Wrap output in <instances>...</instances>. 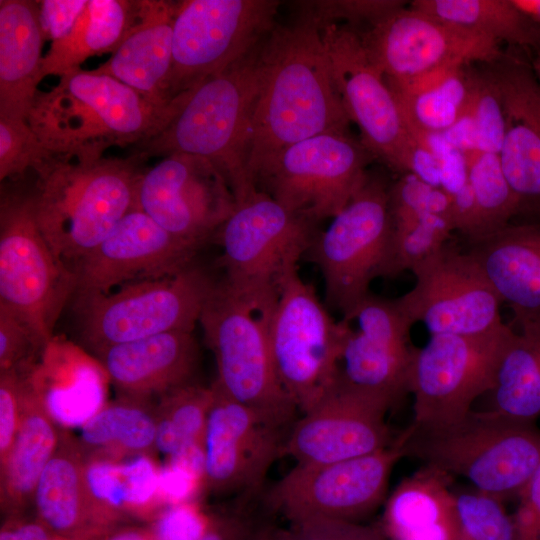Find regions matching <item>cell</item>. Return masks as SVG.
I'll use <instances>...</instances> for the list:
<instances>
[{
    "label": "cell",
    "instance_id": "cell-1",
    "mask_svg": "<svg viewBox=\"0 0 540 540\" xmlns=\"http://www.w3.org/2000/svg\"><path fill=\"white\" fill-rule=\"evenodd\" d=\"M260 83L255 104L250 179L284 149L328 132H348L351 122L331 74L320 27L298 14L288 25L276 24L263 39Z\"/></svg>",
    "mask_w": 540,
    "mask_h": 540
},
{
    "label": "cell",
    "instance_id": "cell-2",
    "mask_svg": "<svg viewBox=\"0 0 540 540\" xmlns=\"http://www.w3.org/2000/svg\"><path fill=\"white\" fill-rule=\"evenodd\" d=\"M145 161L134 154L118 158L51 153L33 171L38 226L54 254L72 270L138 208Z\"/></svg>",
    "mask_w": 540,
    "mask_h": 540
},
{
    "label": "cell",
    "instance_id": "cell-3",
    "mask_svg": "<svg viewBox=\"0 0 540 540\" xmlns=\"http://www.w3.org/2000/svg\"><path fill=\"white\" fill-rule=\"evenodd\" d=\"M262 41L223 72L188 90L171 120L158 133L132 146V154L144 160L172 153L201 156L224 175L236 204L256 192L248 161Z\"/></svg>",
    "mask_w": 540,
    "mask_h": 540
},
{
    "label": "cell",
    "instance_id": "cell-4",
    "mask_svg": "<svg viewBox=\"0 0 540 540\" xmlns=\"http://www.w3.org/2000/svg\"><path fill=\"white\" fill-rule=\"evenodd\" d=\"M185 97L159 107L112 76L80 68L39 91L27 121L51 153L102 156L112 146H134L158 133Z\"/></svg>",
    "mask_w": 540,
    "mask_h": 540
},
{
    "label": "cell",
    "instance_id": "cell-5",
    "mask_svg": "<svg viewBox=\"0 0 540 540\" xmlns=\"http://www.w3.org/2000/svg\"><path fill=\"white\" fill-rule=\"evenodd\" d=\"M415 457L503 501L517 498L540 466V428L493 410L469 411L451 423L403 430Z\"/></svg>",
    "mask_w": 540,
    "mask_h": 540
},
{
    "label": "cell",
    "instance_id": "cell-6",
    "mask_svg": "<svg viewBox=\"0 0 540 540\" xmlns=\"http://www.w3.org/2000/svg\"><path fill=\"white\" fill-rule=\"evenodd\" d=\"M316 224L257 190L236 207L217 231L221 280L266 319L286 278L298 270L317 233Z\"/></svg>",
    "mask_w": 540,
    "mask_h": 540
},
{
    "label": "cell",
    "instance_id": "cell-7",
    "mask_svg": "<svg viewBox=\"0 0 540 540\" xmlns=\"http://www.w3.org/2000/svg\"><path fill=\"white\" fill-rule=\"evenodd\" d=\"M216 281L195 261L175 275L126 283L115 293L75 294L83 347L96 354L161 333L193 332Z\"/></svg>",
    "mask_w": 540,
    "mask_h": 540
},
{
    "label": "cell",
    "instance_id": "cell-8",
    "mask_svg": "<svg viewBox=\"0 0 540 540\" xmlns=\"http://www.w3.org/2000/svg\"><path fill=\"white\" fill-rule=\"evenodd\" d=\"M199 324L215 357L214 383L231 399L290 429L299 411L277 376L267 319L217 279Z\"/></svg>",
    "mask_w": 540,
    "mask_h": 540
},
{
    "label": "cell",
    "instance_id": "cell-9",
    "mask_svg": "<svg viewBox=\"0 0 540 540\" xmlns=\"http://www.w3.org/2000/svg\"><path fill=\"white\" fill-rule=\"evenodd\" d=\"M387 182L368 177L349 203L318 231L306 254L324 281L328 307L348 319L378 277H392L393 226Z\"/></svg>",
    "mask_w": 540,
    "mask_h": 540
},
{
    "label": "cell",
    "instance_id": "cell-10",
    "mask_svg": "<svg viewBox=\"0 0 540 540\" xmlns=\"http://www.w3.org/2000/svg\"><path fill=\"white\" fill-rule=\"evenodd\" d=\"M75 291V273L54 254L38 226L32 187L2 185L0 303L47 344Z\"/></svg>",
    "mask_w": 540,
    "mask_h": 540
},
{
    "label": "cell",
    "instance_id": "cell-11",
    "mask_svg": "<svg viewBox=\"0 0 540 540\" xmlns=\"http://www.w3.org/2000/svg\"><path fill=\"white\" fill-rule=\"evenodd\" d=\"M347 324L335 321L298 270L284 281L267 318L277 376L299 413L312 409L335 386Z\"/></svg>",
    "mask_w": 540,
    "mask_h": 540
},
{
    "label": "cell",
    "instance_id": "cell-12",
    "mask_svg": "<svg viewBox=\"0 0 540 540\" xmlns=\"http://www.w3.org/2000/svg\"><path fill=\"white\" fill-rule=\"evenodd\" d=\"M374 159L348 132H328L281 151L257 176L258 190L310 222L336 216L368 177Z\"/></svg>",
    "mask_w": 540,
    "mask_h": 540
},
{
    "label": "cell",
    "instance_id": "cell-13",
    "mask_svg": "<svg viewBox=\"0 0 540 540\" xmlns=\"http://www.w3.org/2000/svg\"><path fill=\"white\" fill-rule=\"evenodd\" d=\"M279 6L276 0L179 1L171 100L248 55L277 24Z\"/></svg>",
    "mask_w": 540,
    "mask_h": 540
},
{
    "label": "cell",
    "instance_id": "cell-14",
    "mask_svg": "<svg viewBox=\"0 0 540 540\" xmlns=\"http://www.w3.org/2000/svg\"><path fill=\"white\" fill-rule=\"evenodd\" d=\"M405 457L404 434L376 452L321 465H299L264 494L270 514L286 522L329 518L362 523L386 501L396 463Z\"/></svg>",
    "mask_w": 540,
    "mask_h": 540
},
{
    "label": "cell",
    "instance_id": "cell-15",
    "mask_svg": "<svg viewBox=\"0 0 540 540\" xmlns=\"http://www.w3.org/2000/svg\"><path fill=\"white\" fill-rule=\"evenodd\" d=\"M514 331L506 325L487 335H430L415 348L408 379L416 427H437L460 419L490 392L502 352Z\"/></svg>",
    "mask_w": 540,
    "mask_h": 540
},
{
    "label": "cell",
    "instance_id": "cell-16",
    "mask_svg": "<svg viewBox=\"0 0 540 540\" xmlns=\"http://www.w3.org/2000/svg\"><path fill=\"white\" fill-rule=\"evenodd\" d=\"M319 27L335 88L349 120L361 131V142L393 171L408 173L416 140L358 31L338 23Z\"/></svg>",
    "mask_w": 540,
    "mask_h": 540
},
{
    "label": "cell",
    "instance_id": "cell-17",
    "mask_svg": "<svg viewBox=\"0 0 540 540\" xmlns=\"http://www.w3.org/2000/svg\"><path fill=\"white\" fill-rule=\"evenodd\" d=\"M411 272L413 288L395 302L430 335L481 336L506 326L498 294L473 257L456 244L449 241Z\"/></svg>",
    "mask_w": 540,
    "mask_h": 540
},
{
    "label": "cell",
    "instance_id": "cell-18",
    "mask_svg": "<svg viewBox=\"0 0 540 540\" xmlns=\"http://www.w3.org/2000/svg\"><path fill=\"white\" fill-rule=\"evenodd\" d=\"M390 88L440 70L489 64L500 44L405 5L357 30Z\"/></svg>",
    "mask_w": 540,
    "mask_h": 540
},
{
    "label": "cell",
    "instance_id": "cell-19",
    "mask_svg": "<svg viewBox=\"0 0 540 540\" xmlns=\"http://www.w3.org/2000/svg\"><path fill=\"white\" fill-rule=\"evenodd\" d=\"M137 207L170 234L201 248L215 237L236 201L210 160L172 153L143 171Z\"/></svg>",
    "mask_w": 540,
    "mask_h": 540
},
{
    "label": "cell",
    "instance_id": "cell-20",
    "mask_svg": "<svg viewBox=\"0 0 540 540\" xmlns=\"http://www.w3.org/2000/svg\"><path fill=\"white\" fill-rule=\"evenodd\" d=\"M203 439L205 490L220 495L258 494L282 455L288 429L228 397L214 382Z\"/></svg>",
    "mask_w": 540,
    "mask_h": 540
},
{
    "label": "cell",
    "instance_id": "cell-21",
    "mask_svg": "<svg viewBox=\"0 0 540 540\" xmlns=\"http://www.w3.org/2000/svg\"><path fill=\"white\" fill-rule=\"evenodd\" d=\"M390 406L346 385L335 386L286 434L282 455L299 465H321L367 455L390 446L394 435L385 422Z\"/></svg>",
    "mask_w": 540,
    "mask_h": 540
},
{
    "label": "cell",
    "instance_id": "cell-22",
    "mask_svg": "<svg viewBox=\"0 0 540 540\" xmlns=\"http://www.w3.org/2000/svg\"><path fill=\"white\" fill-rule=\"evenodd\" d=\"M343 320L347 327L340 379L391 408L409 392V371L415 350L410 342L413 324L395 299L372 293Z\"/></svg>",
    "mask_w": 540,
    "mask_h": 540
},
{
    "label": "cell",
    "instance_id": "cell-23",
    "mask_svg": "<svg viewBox=\"0 0 540 540\" xmlns=\"http://www.w3.org/2000/svg\"><path fill=\"white\" fill-rule=\"evenodd\" d=\"M199 249L134 209L74 266L75 294H108L115 286L175 275L196 261Z\"/></svg>",
    "mask_w": 540,
    "mask_h": 540
},
{
    "label": "cell",
    "instance_id": "cell-24",
    "mask_svg": "<svg viewBox=\"0 0 540 540\" xmlns=\"http://www.w3.org/2000/svg\"><path fill=\"white\" fill-rule=\"evenodd\" d=\"M485 65L505 110L499 159L517 202L516 223H540V84L531 61L515 53L503 52Z\"/></svg>",
    "mask_w": 540,
    "mask_h": 540
},
{
    "label": "cell",
    "instance_id": "cell-25",
    "mask_svg": "<svg viewBox=\"0 0 540 540\" xmlns=\"http://www.w3.org/2000/svg\"><path fill=\"white\" fill-rule=\"evenodd\" d=\"M19 374L26 391L63 428H81L108 402L106 370L64 336L54 335L37 361Z\"/></svg>",
    "mask_w": 540,
    "mask_h": 540
},
{
    "label": "cell",
    "instance_id": "cell-26",
    "mask_svg": "<svg viewBox=\"0 0 540 540\" xmlns=\"http://www.w3.org/2000/svg\"><path fill=\"white\" fill-rule=\"evenodd\" d=\"M179 1L137 0L135 18L110 58L94 69L136 90L151 103L168 108L173 28Z\"/></svg>",
    "mask_w": 540,
    "mask_h": 540
},
{
    "label": "cell",
    "instance_id": "cell-27",
    "mask_svg": "<svg viewBox=\"0 0 540 540\" xmlns=\"http://www.w3.org/2000/svg\"><path fill=\"white\" fill-rule=\"evenodd\" d=\"M120 395L151 399L193 383L199 347L189 331L109 346L95 354Z\"/></svg>",
    "mask_w": 540,
    "mask_h": 540
},
{
    "label": "cell",
    "instance_id": "cell-28",
    "mask_svg": "<svg viewBox=\"0 0 540 540\" xmlns=\"http://www.w3.org/2000/svg\"><path fill=\"white\" fill-rule=\"evenodd\" d=\"M480 266L520 327L540 323V223H510L467 240Z\"/></svg>",
    "mask_w": 540,
    "mask_h": 540
},
{
    "label": "cell",
    "instance_id": "cell-29",
    "mask_svg": "<svg viewBox=\"0 0 540 540\" xmlns=\"http://www.w3.org/2000/svg\"><path fill=\"white\" fill-rule=\"evenodd\" d=\"M84 463L85 455L79 444L61 437L33 497L37 519L71 540H94L118 524L92 499L85 481Z\"/></svg>",
    "mask_w": 540,
    "mask_h": 540
},
{
    "label": "cell",
    "instance_id": "cell-30",
    "mask_svg": "<svg viewBox=\"0 0 540 540\" xmlns=\"http://www.w3.org/2000/svg\"><path fill=\"white\" fill-rule=\"evenodd\" d=\"M450 474L423 464L387 497L379 528L387 540H460Z\"/></svg>",
    "mask_w": 540,
    "mask_h": 540
},
{
    "label": "cell",
    "instance_id": "cell-31",
    "mask_svg": "<svg viewBox=\"0 0 540 540\" xmlns=\"http://www.w3.org/2000/svg\"><path fill=\"white\" fill-rule=\"evenodd\" d=\"M43 41L38 1L0 0V118L27 120L39 92Z\"/></svg>",
    "mask_w": 540,
    "mask_h": 540
},
{
    "label": "cell",
    "instance_id": "cell-32",
    "mask_svg": "<svg viewBox=\"0 0 540 540\" xmlns=\"http://www.w3.org/2000/svg\"><path fill=\"white\" fill-rule=\"evenodd\" d=\"M21 386L20 425L6 459L0 464L1 509L8 517L19 516L33 503L39 478L61 440L57 425L26 391L22 381Z\"/></svg>",
    "mask_w": 540,
    "mask_h": 540
},
{
    "label": "cell",
    "instance_id": "cell-33",
    "mask_svg": "<svg viewBox=\"0 0 540 540\" xmlns=\"http://www.w3.org/2000/svg\"><path fill=\"white\" fill-rule=\"evenodd\" d=\"M137 1L88 0L70 33L52 42L42 58L40 79L80 69L89 57L113 53L131 26Z\"/></svg>",
    "mask_w": 540,
    "mask_h": 540
},
{
    "label": "cell",
    "instance_id": "cell-34",
    "mask_svg": "<svg viewBox=\"0 0 540 540\" xmlns=\"http://www.w3.org/2000/svg\"><path fill=\"white\" fill-rule=\"evenodd\" d=\"M513 332L502 352L492 394L493 410L509 418L540 417V323Z\"/></svg>",
    "mask_w": 540,
    "mask_h": 540
},
{
    "label": "cell",
    "instance_id": "cell-35",
    "mask_svg": "<svg viewBox=\"0 0 540 540\" xmlns=\"http://www.w3.org/2000/svg\"><path fill=\"white\" fill-rule=\"evenodd\" d=\"M156 413L150 399L121 395L80 428L79 446L89 456L122 459L155 449Z\"/></svg>",
    "mask_w": 540,
    "mask_h": 540
},
{
    "label": "cell",
    "instance_id": "cell-36",
    "mask_svg": "<svg viewBox=\"0 0 540 540\" xmlns=\"http://www.w3.org/2000/svg\"><path fill=\"white\" fill-rule=\"evenodd\" d=\"M409 6L499 44L532 51L540 47V25L511 0H415Z\"/></svg>",
    "mask_w": 540,
    "mask_h": 540
},
{
    "label": "cell",
    "instance_id": "cell-37",
    "mask_svg": "<svg viewBox=\"0 0 540 540\" xmlns=\"http://www.w3.org/2000/svg\"><path fill=\"white\" fill-rule=\"evenodd\" d=\"M158 399L155 407V450L167 458L188 447L203 444L214 399L212 386L204 387L193 382Z\"/></svg>",
    "mask_w": 540,
    "mask_h": 540
},
{
    "label": "cell",
    "instance_id": "cell-38",
    "mask_svg": "<svg viewBox=\"0 0 540 540\" xmlns=\"http://www.w3.org/2000/svg\"><path fill=\"white\" fill-rule=\"evenodd\" d=\"M472 70L462 66L431 87L394 95L410 132L439 133L452 126L470 104Z\"/></svg>",
    "mask_w": 540,
    "mask_h": 540
},
{
    "label": "cell",
    "instance_id": "cell-39",
    "mask_svg": "<svg viewBox=\"0 0 540 540\" xmlns=\"http://www.w3.org/2000/svg\"><path fill=\"white\" fill-rule=\"evenodd\" d=\"M467 165L475 211V234L471 239H475L512 223L517 202L502 171L499 155L478 152L467 160Z\"/></svg>",
    "mask_w": 540,
    "mask_h": 540
},
{
    "label": "cell",
    "instance_id": "cell-40",
    "mask_svg": "<svg viewBox=\"0 0 540 540\" xmlns=\"http://www.w3.org/2000/svg\"><path fill=\"white\" fill-rule=\"evenodd\" d=\"M453 495L460 540H516L512 514L502 499L472 486L453 488Z\"/></svg>",
    "mask_w": 540,
    "mask_h": 540
},
{
    "label": "cell",
    "instance_id": "cell-41",
    "mask_svg": "<svg viewBox=\"0 0 540 540\" xmlns=\"http://www.w3.org/2000/svg\"><path fill=\"white\" fill-rule=\"evenodd\" d=\"M471 108L479 152L499 155L505 136V110L497 83L484 64L472 70Z\"/></svg>",
    "mask_w": 540,
    "mask_h": 540
},
{
    "label": "cell",
    "instance_id": "cell-42",
    "mask_svg": "<svg viewBox=\"0 0 540 540\" xmlns=\"http://www.w3.org/2000/svg\"><path fill=\"white\" fill-rule=\"evenodd\" d=\"M27 120L0 118V180L23 179L49 156Z\"/></svg>",
    "mask_w": 540,
    "mask_h": 540
},
{
    "label": "cell",
    "instance_id": "cell-43",
    "mask_svg": "<svg viewBox=\"0 0 540 540\" xmlns=\"http://www.w3.org/2000/svg\"><path fill=\"white\" fill-rule=\"evenodd\" d=\"M405 3L396 0L302 1L298 4V12L318 26L343 19L347 21L346 25L358 29L360 25L369 27Z\"/></svg>",
    "mask_w": 540,
    "mask_h": 540
},
{
    "label": "cell",
    "instance_id": "cell-44",
    "mask_svg": "<svg viewBox=\"0 0 540 540\" xmlns=\"http://www.w3.org/2000/svg\"><path fill=\"white\" fill-rule=\"evenodd\" d=\"M45 345L22 319L0 303V372H24L37 361Z\"/></svg>",
    "mask_w": 540,
    "mask_h": 540
},
{
    "label": "cell",
    "instance_id": "cell-45",
    "mask_svg": "<svg viewBox=\"0 0 540 540\" xmlns=\"http://www.w3.org/2000/svg\"><path fill=\"white\" fill-rule=\"evenodd\" d=\"M216 514L206 511L198 500L164 507L149 527L154 540H201Z\"/></svg>",
    "mask_w": 540,
    "mask_h": 540
},
{
    "label": "cell",
    "instance_id": "cell-46",
    "mask_svg": "<svg viewBox=\"0 0 540 540\" xmlns=\"http://www.w3.org/2000/svg\"><path fill=\"white\" fill-rule=\"evenodd\" d=\"M278 540H387L379 526L329 519L308 518L276 526Z\"/></svg>",
    "mask_w": 540,
    "mask_h": 540
},
{
    "label": "cell",
    "instance_id": "cell-47",
    "mask_svg": "<svg viewBox=\"0 0 540 540\" xmlns=\"http://www.w3.org/2000/svg\"><path fill=\"white\" fill-rule=\"evenodd\" d=\"M22 386L19 372H0V464L15 440L22 417Z\"/></svg>",
    "mask_w": 540,
    "mask_h": 540
},
{
    "label": "cell",
    "instance_id": "cell-48",
    "mask_svg": "<svg viewBox=\"0 0 540 540\" xmlns=\"http://www.w3.org/2000/svg\"><path fill=\"white\" fill-rule=\"evenodd\" d=\"M39 24L44 40L56 42L67 36L87 6L88 0H42Z\"/></svg>",
    "mask_w": 540,
    "mask_h": 540
},
{
    "label": "cell",
    "instance_id": "cell-49",
    "mask_svg": "<svg viewBox=\"0 0 540 540\" xmlns=\"http://www.w3.org/2000/svg\"><path fill=\"white\" fill-rule=\"evenodd\" d=\"M517 500L512 514L516 540H540V466Z\"/></svg>",
    "mask_w": 540,
    "mask_h": 540
},
{
    "label": "cell",
    "instance_id": "cell-50",
    "mask_svg": "<svg viewBox=\"0 0 540 540\" xmlns=\"http://www.w3.org/2000/svg\"><path fill=\"white\" fill-rule=\"evenodd\" d=\"M257 521L244 511L216 514L211 528L201 540H249Z\"/></svg>",
    "mask_w": 540,
    "mask_h": 540
},
{
    "label": "cell",
    "instance_id": "cell-51",
    "mask_svg": "<svg viewBox=\"0 0 540 540\" xmlns=\"http://www.w3.org/2000/svg\"><path fill=\"white\" fill-rule=\"evenodd\" d=\"M443 134L448 143L465 156L466 161L479 152L471 101L456 122L445 130Z\"/></svg>",
    "mask_w": 540,
    "mask_h": 540
},
{
    "label": "cell",
    "instance_id": "cell-52",
    "mask_svg": "<svg viewBox=\"0 0 540 540\" xmlns=\"http://www.w3.org/2000/svg\"><path fill=\"white\" fill-rule=\"evenodd\" d=\"M0 540H71L56 534L37 518L23 519L19 516L8 517L2 525Z\"/></svg>",
    "mask_w": 540,
    "mask_h": 540
},
{
    "label": "cell",
    "instance_id": "cell-53",
    "mask_svg": "<svg viewBox=\"0 0 540 540\" xmlns=\"http://www.w3.org/2000/svg\"><path fill=\"white\" fill-rule=\"evenodd\" d=\"M426 184L441 189V169L437 157L416 141L409 171Z\"/></svg>",
    "mask_w": 540,
    "mask_h": 540
},
{
    "label": "cell",
    "instance_id": "cell-54",
    "mask_svg": "<svg viewBox=\"0 0 540 540\" xmlns=\"http://www.w3.org/2000/svg\"><path fill=\"white\" fill-rule=\"evenodd\" d=\"M94 540H154L149 528L114 525Z\"/></svg>",
    "mask_w": 540,
    "mask_h": 540
},
{
    "label": "cell",
    "instance_id": "cell-55",
    "mask_svg": "<svg viewBox=\"0 0 540 540\" xmlns=\"http://www.w3.org/2000/svg\"><path fill=\"white\" fill-rule=\"evenodd\" d=\"M527 18L540 25V0H511Z\"/></svg>",
    "mask_w": 540,
    "mask_h": 540
},
{
    "label": "cell",
    "instance_id": "cell-56",
    "mask_svg": "<svg viewBox=\"0 0 540 540\" xmlns=\"http://www.w3.org/2000/svg\"><path fill=\"white\" fill-rule=\"evenodd\" d=\"M249 540H278L276 525L270 521L258 520Z\"/></svg>",
    "mask_w": 540,
    "mask_h": 540
},
{
    "label": "cell",
    "instance_id": "cell-57",
    "mask_svg": "<svg viewBox=\"0 0 540 540\" xmlns=\"http://www.w3.org/2000/svg\"><path fill=\"white\" fill-rule=\"evenodd\" d=\"M531 65L540 84V47L534 51V57L531 60Z\"/></svg>",
    "mask_w": 540,
    "mask_h": 540
}]
</instances>
